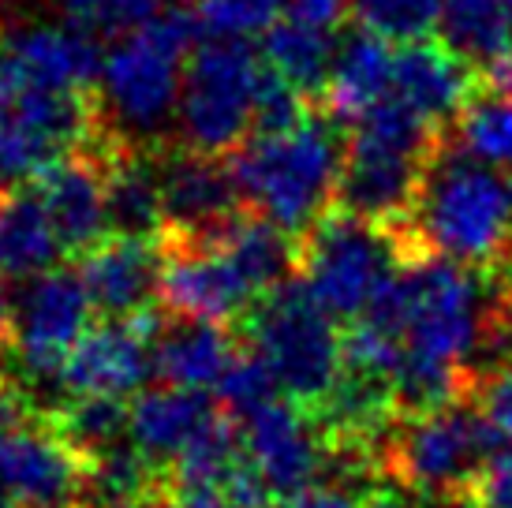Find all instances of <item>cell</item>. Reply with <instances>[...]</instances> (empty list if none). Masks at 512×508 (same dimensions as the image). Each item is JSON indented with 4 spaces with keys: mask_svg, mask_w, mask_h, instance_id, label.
Returning <instances> with one entry per match:
<instances>
[{
    "mask_svg": "<svg viewBox=\"0 0 512 508\" xmlns=\"http://www.w3.org/2000/svg\"><path fill=\"white\" fill-rule=\"evenodd\" d=\"M348 12H352V0H285V19H296L314 30H329V34H337Z\"/></svg>",
    "mask_w": 512,
    "mask_h": 508,
    "instance_id": "cell-36",
    "label": "cell"
},
{
    "mask_svg": "<svg viewBox=\"0 0 512 508\" xmlns=\"http://www.w3.org/2000/svg\"><path fill=\"white\" fill-rule=\"evenodd\" d=\"M68 23L90 30L94 38H120L154 19L165 0H60Z\"/></svg>",
    "mask_w": 512,
    "mask_h": 508,
    "instance_id": "cell-32",
    "label": "cell"
},
{
    "mask_svg": "<svg viewBox=\"0 0 512 508\" xmlns=\"http://www.w3.org/2000/svg\"><path fill=\"white\" fill-rule=\"evenodd\" d=\"M277 396H281V381L270 370V363L251 344H240L236 359L228 363L225 378L217 381V400L240 423V419H247L251 411H258L262 404L277 400Z\"/></svg>",
    "mask_w": 512,
    "mask_h": 508,
    "instance_id": "cell-30",
    "label": "cell"
},
{
    "mask_svg": "<svg viewBox=\"0 0 512 508\" xmlns=\"http://www.w3.org/2000/svg\"><path fill=\"white\" fill-rule=\"evenodd\" d=\"M240 352V340L225 329V322L176 318V325L161 329L154 340V374L165 385L180 389H217L228 363Z\"/></svg>",
    "mask_w": 512,
    "mask_h": 508,
    "instance_id": "cell-21",
    "label": "cell"
},
{
    "mask_svg": "<svg viewBox=\"0 0 512 508\" xmlns=\"http://www.w3.org/2000/svg\"><path fill=\"white\" fill-rule=\"evenodd\" d=\"M359 27L382 34L385 42H423L441 27V0H352Z\"/></svg>",
    "mask_w": 512,
    "mask_h": 508,
    "instance_id": "cell-29",
    "label": "cell"
},
{
    "mask_svg": "<svg viewBox=\"0 0 512 508\" xmlns=\"http://www.w3.org/2000/svg\"><path fill=\"white\" fill-rule=\"evenodd\" d=\"M311 113H314V101L307 94H299L296 86L288 83V79H281L266 64L262 68V83H258L255 127H251V135H281V131H292V127L303 124Z\"/></svg>",
    "mask_w": 512,
    "mask_h": 508,
    "instance_id": "cell-33",
    "label": "cell"
},
{
    "mask_svg": "<svg viewBox=\"0 0 512 508\" xmlns=\"http://www.w3.org/2000/svg\"><path fill=\"white\" fill-rule=\"evenodd\" d=\"M161 243V288L157 296L165 311L176 318H202V322H232L255 307L258 288L243 269L228 258L217 240L210 243Z\"/></svg>",
    "mask_w": 512,
    "mask_h": 508,
    "instance_id": "cell-12",
    "label": "cell"
},
{
    "mask_svg": "<svg viewBox=\"0 0 512 508\" xmlns=\"http://www.w3.org/2000/svg\"><path fill=\"white\" fill-rule=\"evenodd\" d=\"M243 460H247V452H243L240 423L217 415L202 426L195 441L165 471V486L169 490H225V482L232 479V471Z\"/></svg>",
    "mask_w": 512,
    "mask_h": 508,
    "instance_id": "cell-26",
    "label": "cell"
},
{
    "mask_svg": "<svg viewBox=\"0 0 512 508\" xmlns=\"http://www.w3.org/2000/svg\"><path fill=\"white\" fill-rule=\"evenodd\" d=\"M210 419H217L210 396L161 381L128 404V441L165 475Z\"/></svg>",
    "mask_w": 512,
    "mask_h": 508,
    "instance_id": "cell-19",
    "label": "cell"
},
{
    "mask_svg": "<svg viewBox=\"0 0 512 508\" xmlns=\"http://www.w3.org/2000/svg\"><path fill=\"white\" fill-rule=\"evenodd\" d=\"M404 258L412 243L400 228L333 206L299 236V281L337 322H359Z\"/></svg>",
    "mask_w": 512,
    "mask_h": 508,
    "instance_id": "cell-6",
    "label": "cell"
},
{
    "mask_svg": "<svg viewBox=\"0 0 512 508\" xmlns=\"http://www.w3.org/2000/svg\"><path fill=\"white\" fill-rule=\"evenodd\" d=\"M471 494L479 497L483 508H512V445L498 449L486 467L479 471V479L471 486Z\"/></svg>",
    "mask_w": 512,
    "mask_h": 508,
    "instance_id": "cell-35",
    "label": "cell"
},
{
    "mask_svg": "<svg viewBox=\"0 0 512 508\" xmlns=\"http://www.w3.org/2000/svg\"><path fill=\"white\" fill-rule=\"evenodd\" d=\"M8 337H12V299L0 281V348H8Z\"/></svg>",
    "mask_w": 512,
    "mask_h": 508,
    "instance_id": "cell-40",
    "label": "cell"
},
{
    "mask_svg": "<svg viewBox=\"0 0 512 508\" xmlns=\"http://www.w3.org/2000/svg\"><path fill=\"white\" fill-rule=\"evenodd\" d=\"M15 71L34 86L94 94L101 71V38L75 23H34L0 38Z\"/></svg>",
    "mask_w": 512,
    "mask_h": 508,
    "instance_id": "cell-16",
    "label": "cell"
},
{
    "mask_svg": "<svg viewBox=\"0 0 512 508\" xmlns=\"http://www.w3.org/2000/svg\"><path fill=\"white\" fill-rule=\"evenodd\" d=\"M363 508H419V505H415L412 490H404L397 482H382L378 490H370L363 497Z\"/></svg>",
    "mask_w": 512,
    "mask_h": 508,
    "instance_id": "cell-38",
    "label": "cell"
},
{
    "mask_svg": "<svg viewBox=\"0 0 512 508\" xmlns=\"http://www.w3.org/2000/svg\"><path fill=\"white\" fill-rule=\"evenodd\" d=\"M79 277L105 318H131L146 311L161 288V243L105 236L79 254Z\"/></svg>",
    "mask_w": 512,
    "mask_h": 508,
    "instance_id": "cell-17",
    "label": "cell"
},
{
    "mask_svg": "<svg viewBox=\"0 0 512 508\" xmlns=\"http://www.w3.org/2000/svg\"><path fill=\"white\" fill-rule=\"evenodd\" d=\"M393 94L434 127L456 124L464 105L479 94V68L445 42H408L397 53Z\"/></svg>",
    "mask_w": 512,
    "mask_h": 508,
    "instance_id": "cell-18",
    "label": "cell"
},
{
    "mask_svg": "<svg viewBox=\"0 0 512 508\" xmlns=\"http://www.w3.org/2000/svg\"><path fill=\"white\" fill-rule=\"evenodd\" d=\"M64 247L38 191L12 187L0 195V273L4 277H38L53 269Z\"/></svg>",
    "mask_w": 512,
    "mask_h": 508,
    "instance_id": "cell-23",
    "label": "cell"
},
{
    "mask_svg": "<svg viewBox=\"0 0 512 508\" xmlns=\"http://www.w3.org/2000/svg\"><path fill=\"white\" fill-rule=\"evenodd\" d=\"M498 449H505V441L475 396H460L419 415H400L378 456L389 482L412 490L415 497H445L471 490Z\"/></svg>",
    "mask_w": 512,
    "mask_h": 508,
    "instance_id": "cell-5",
    "label": "cell"
},
{
    "mask_svg": "<svg viewBox=\"0 0 512 508\" xmlns=\"http://www.w3.org/2000/svg\"><path fill=\"white\" fill-rule=\"evenodd\" d=\"M195 15L206 38H255L285 15V0H199Z\"/></svg>",
    "mask_w": 512,
    "mask_h": 508,
    "instance_id": "cell-31",
    "label": "cell"
},
{
    "mask_svg": "<svg viewBox=\"0 0 512 508\" xmlns=\"http://www.w3.org/2000/svg\"><path fill=\"white\" fill-rule=\"evenodd\" d=\"M475 404L483 408V415L490 419V426L501 434L505 445H512V363H505L501 370H494L490 378H483L475 389Z\"/></svg>",
    "mask_w": 512,
    "mask_h": 508,
    "instance_id": "cell-34",
    "label": "cell"
},
{
    "mask_svg": "<svg viewBox=\"0 0 512 508\" xmlns=\"http://www.w3.org/2000/svg\"><path fill=\"white\" fill-rule=\"evenodd\" d=\"M161 210L165 228L157 240L210 243L247 206L236 191L228 161L180 146L176 154L161 150Z\"/></svg>",
    "mask_w": 512,
    "mask_h": 508,
    "instance_id": "cell-13",
    "label": "cell"
},
{
    "mask_svg": "<svg viewBox=\"0 0 512 508\" xmlns=\"http://www.w3.org/2000/svg\"><path fill=\"white\" fill-rule=\"evenodd\" d=\"M161 314L154 307L109 318L105 325H90L86 337L72 348L60 367V381L68 396L98 393V396H131L154 374V340L161 337Z\"/></svg>",
    "mask_w": 512,
    "mask_h": 508,
    "instance_id": "cell-14",
    "label": "cell"
},
{
    "mask_svg": "<svg viewBox=\"0 0 512 508\" xmlns=\"http://www.w3.org/2000/svg\"><path fill=\"white\" fill-rule=\"evenodd\" d=\"M86 460L49 415L23 411L0 430V494L12 508H79Z\"/></svg>",
    "mask_w": 512,
    "mask_h": 508,
    "instance_id": "cell-10",
    "label": "cell"
},
{
    "mask_svg": "<svg viewBox=\"0 0 512 508\" xmlns=\"http://www.w3.org/2000/svg\"><path fill=\"white\" fill-rule=\"evenodd\" d=\"M243 452L258 479L266 482L273 501H292L329 471V438L314 419L311 408H303L288 396H277L270 404L240 419Z\"/></svg>",
    "mask_w": 512,
    "mask_h": 508,
    "instance_id": "cell-11",
    "label": "cell"
},
{
    "mask_svg": "<svg viewBox=\"0 0 512 508\" xmlns=\"http://www.w3.org/2000/svg\"><path fill=\"white\" fill-rule=\"evenodd\" d=\"M509 195H512V176H509Z\"/></svg>",
    "mask_w": 512,
    "mask_h": 508,
    "instance_id": "cell-43",
    "label": "cell"
},
{
    "mask_svg": "<svg viewBox=\"0 0 512 508\" xmlns=\"http://www.w3.org/2000/svg\"><path fill=\"white\" fill-rule=\"evenodd\" d=\"M344 142L337 120H326L318 109L292 131L247 135L228 154L243 206L299 240L337 206Z\"/></svg>",
    "mask_w": 512,
    "mask_h": 508,
    "instance_id": "cell-3",
    "label": "cell"
},
{
    "mask_svg": "<svg viewBox=\"0 0 512 508\" xmlns=\"http://www.w3.org/2000/svg\"><path fill=\"white\" fill-rule=\"evenodd\" d=\"M161 210V150H124L109 157V236L157 240Z\"/></svg>",
    "mask_w": 512,
    "mask_h": 508,
    "instance_id": "cell-22",
    "label": "cell"
},
{
    "mask_svg": "<svg viewBox=\"0 0 512 508\" xmlns=\"http://www.w3.org/2000/svg\"><path fill=\"white\" fill-rule=\"evenodd\" d=\"M423 508H483L479 505V497L464 490V494H445V497H427Z\"/></svg>",
    "mask_w": 512,
    "mask_h": 508,
    "instance_id": "cell-39",
    "label": "cell"
},
{
    "mask_svg": "<svg viewBox=\"0 0 512 508\" xmlns=\"http://www.w3.org/2000/svg\"><path fill=\"white\" fill-rule=\"evenodd\" d=\"M0 508H12V501H8L4 494H0Z\"/></svg>",
    "mask_w": 512,
    "mask_h": 508,
    "instance_id": "cell-42",
    "label": "cell"
},
{
    "mask_svg": "<svg viewBox=\"0 0 512 508\" xmlns=\"http://www.w3.org/2000/svg\"><path fill=\"white\" fill-rule=\"evenodd\" d=\"M441 42L475 68L512 49L509 0H441Z\"/></svg>",
    "mask_w": 512,
    "mask_h": 508,
    "instance_id": "cell-25",
    "label": "cell"
},
{
    "mask_svg": "<svg viewBox=\"0 0 512 508\" xmlns=\"http://www.w3.org/2000/svg\"><path fill=\"white\" fill-rule=\"evenodd\" d=\"M363 497L367 494H359V490L344 486V482L322 479V482H314L311 490H303L299 497L285 501V505L288 508H363Z\"/></svg>",
    "mask_w": 512,
    "mask_h": 508,
    "instance_id": "cell-37",
    "label": "cell"
},
{
    "mask_svg": "<svg viewBox=\"0 0 512 508\" xmlns=\"http://www.w3.org/2000/svg\"><path fill=\"white\" fill-rule=\"evenodd\" d=\"M243 344H251L281 381V393L318 408L344 370V337L337 318L311 296L299 273L243 314Z\"/></svg>",
    "mask_w": 512,
    "mask_h": 508,
    "instance_id": "cell-7",
    "label": "cell"
},
{
    "mask_svg": "<svg viewBox=\"0 0 512 508\" xmlns=\"http://www.w3.org/2000/svg\"><path fill=\"white\" fill-rule=\"evenodd\" d=\"M49 419L83 460L128 441V404L120 396H68Z\"/></svg>",
    "mask_w": 512,
    "mask_h": 508,
    "instance_id": "cell-27",
    "label": "cell"
},
{
    "mask_svg": "<svg viewBox=\"0 0 512 508\" xmlns=\"http://www.w3.org/2000/svg\"><path fill=\"white\" fill-rule=\"evenodd\" d=\"M202 38L199 15L176 4L120 34L105 49L94 86L98 139L116 150H157L176 124L187 57Z\"/></svg>",
    "mask_w": 512,
    "mask_h": 508,
    "instance_id": "cell-1",
    "label": "cell"
},
{
    "mask_svg": "<svg viewBox=\"0 0 512 508\" xmlns=\"http://www.w3.org/2000/svg\"><path fill=\"white\" fill-rule=\"evenodd\" d=\"M337 34L329 30L303 27L296 19H277L266 34H262V57L281 79L296 86L299 94H307L311 101H322L329 83V68L337 57Z\"/></svg>",
    "mask_w": 512,
    "mask_h": 508,
    "instance_id": "cell-24",
    "label": "cell"
},
{
    "mask_svg": "<svg viewBox=\"0 0 512 508\" xmlns=\"http://www.w3.org/2000/svg\"><path fill=\"white\" fill-rule=\"evenodd\" d=\"M169 4H176V8H191V4H199V0H169Z\"/></svg>",
    "mask_w": 512,
    "mask_h": 508,
    "instance_id": "cell-41",
    "label": "cell"
},
{
    "mask_svg": "<svg viewBox=\"0 0 512 508\" xmlns=\"http://www.w3.org/2000/svg\"><path fill=\"white\" fill-rule=\"evenodd\" d=\"M393 68H397V53L389 49V42L356 23V30H348L337 42L322 105H329V116L352 124L370 105L393 94Z\"/></svg>",
    "mask_w": 512,
    "mask_h": 508,
    "instance_id": "cell-20",
    "label": "cell"
},
{
    "mask_svg": "<svg viewBox=\"0 0 512 508\" xmlns=\"http://www.w3.org/2000/svg\"><path fill=\"white\" fill-rule=\"evenodd\" d=\"M266 57L251 38H202L187 57L176 131L180 146L225 157L255 127V98Z\"/></svg>",
    "mask_w": 512,
    "mask_h": 508,
    "instance_id": "cell-8",
    "label": "cell"
},
{
    "mask_svg": "<svg viewBox=\"0 0 512 508\" xmlns=\"http://www.w3.org/2000/svg\"><path fill=\"white\" fill-rule=\"evenodd\" d=\"M441 135V127L419 116L397 94L370 105L359 120H352V135L344 142L337 206L389 228L408 225Z\"/></svg>",
    "mask_w": 512,
    "mask_h": 508,
    "instance_id": "cell-4",
    "label": "cell"
},
{
    "mask_svg": "<svg viewBox=\"0 0 512 508\" xmlns=\"http://www.w3.org/2000/svg\"><path fill=\"white\" fill-rule=\"evenodd\" d=\"M34 191L57 228L64 254L79 258L109 236V157L94 142L38 172Z\"/></svg>",
    "mask_w": 512,
    "mask_h": 508,
    "instance_id": "cell-15",
    "label": "cell"
},
{
    "mask_svg": "<svg viewBox=\"0 0 512 508\" xmlns=\"http://www.w3.org/2000/svg\"><path fill=\"white\" fill-rule=\"evenodd\" d=\"M404 228L419 251L441 254L471 269L512 262V195L494 165H486L441 135L423 172V187Z\"/></svg>",
    "mask_w": 512,
    "mask_h": 508,
    "instance_id": "cell-2",
    "label": "cell"
},
{
    "mask_svg": "<svg viewBox=\"0 0 512 508\" xmlns=\"http://www.w3.org/2000/svg\"><path fill=\"white\" fill-rule=\"evenodd\" d=\"M509 8H512V0H509Z\"/></svg>",
    "mask_w": 512,
    "mask_h": 508,
    "instance_id": "cell-44",
    "label": "cell"
},
{
    "mask_svg": "<svg viewBox=\"0 0 512 508\" xmlns=\"http://www.w3.org/2000/svg\"><path fill=\"white\" fill-rule=\"evenodd\" d=\"M453 139L460 150L494 169H512V98L479 90L456 116Z\"/></svg>",
    "mask_w": 512,
    "mask_h": 508,
    "instance_id": "cell-28",
    "label": "cell"
},
{
    "mask_svg": "<svg viewBox=\"0 0 512 508\" xmlns=\"http://www.w3.org/2000/svg\"><path fill=\"white\" fill-rule=\"evenodd\" d=\"M98 311L86 292L79 269H45L27 277L23 292L12 299V348L23 378L12 381L23 393L27 385H60V367L86 337L90 314Z\"/></svg>",
    "mask_w": 512,
    "mask_h": 508,
    "instance_id": "cell-9",
    "label": "cell"
}]
</instances>
